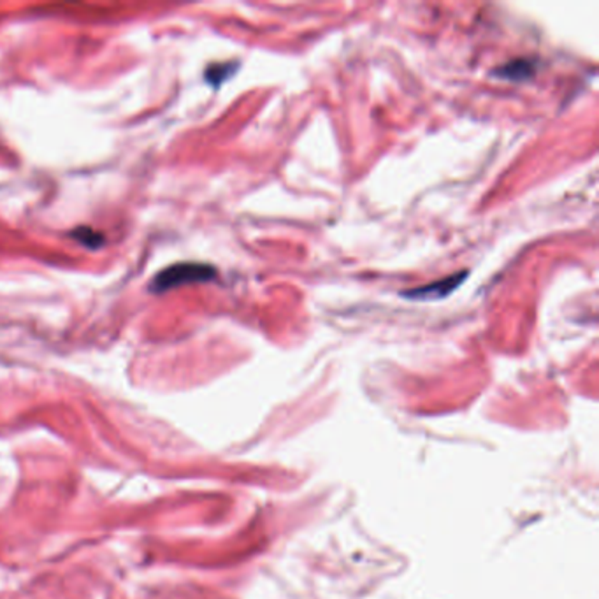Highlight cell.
<instances>
[{
  "mask_svg": "<svg viewBox=\"0 0 599 599\" xmlns=\"http://www.w3.org/2000/svg\"><path fill=\"white\" fill-rule=\"evenodd\" d=\"M217 278V269L209 264L199 262H181L173 264L160 271L151 281V290L157 294L168 292L176 287L188 285V283H204Z\"/></svg>",
  "mask_w": 599,
  "mask_h": 599,
  "instance_id": "6da1fadb",
  "label": "cell"
},
{
  "mask_svg": "<svg viewBox=\"0 0 599 599\" xmlns=\"http://www.w3.org/2000/svg\"><path fill=\"white\" fill-rule=\"evenodd\" d=\"M468 276V271L455 273V275L442 278L431 285H424L419 289H410L401 292V298L411 300H438L449 298L450 294L462 283V279Z\"/></svg>",
  "mask_w": 599,
  "mask_h": 599,
  "instance_id": "7a4b0ae2",
  "label": "cell"
},
{
  "mask_svg": "<svg viewBox=\"0 0 599 599\" xmlns=\"http://www.w3.org/2000/svg\"><path fill=\"white\" fill-rule=\"evenodd\" d=\"M538 69V62L533 58H515L506 62L504 66L496 67L492 76L504 79V81H512V83H523L531 79L533 76L536 75Z\"/></svg>",
  "mask_w": 599,
  "mask_h": 599,
  "instance_id": "3957f363",
  "label": "cell"
},
{
  "mask_svg": "<svg viewBox=\"0 0 599 599\" xmlns=\"http://www.w3.org/2000/svg\"><path fill=\"white\" fill-rule=\"evenodd\" d=\"M77 243H81L86 249H99L102 245V234L90 227H79L71 234Z\"/></svg>",
  "mask_w": 599,
  "mask_h": 599,
  "instance_id": "277c9868",
  "label": "cell"
}]
</instances>
